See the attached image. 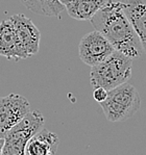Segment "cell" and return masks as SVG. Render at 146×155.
I'll return each instance as SVG.
<instances>
[{
    "label": "cell",
    "instance_id": "8992f818",
    "mask_svg": "<svg viewBox=\"0 0 146 155\" xmlns=\"http://www.w3.org/2000/svg\"><path fill=\"white\" fill-rule=\"evenodd\" d=\"M114 51L111 43L97 30L83 35L78 45V56L83 63L90 67L104 61Z\"/></svg>",
    "mask_w": 146,
    "mask_h": 155
},
{
    "label": "cell",
    "instance_id": "9c48e42d",
    "mask_svg": "<svg viewBox=\"0 0 146 155\" xmlns=\"http://www.w3.org/2000/svg\"><path fill=\"white\" fill-rule=\"evenodd\" d=\"M121 3L146 53V0H122Z\"/></svg>",
    "mask_w": 146,
    "mask_h": 155
},
{
    "label": "cell",
    "instance_id": "9a60e30c",
    "mask_svg": "<svg viewBox=\"0 0 146 155\" xmlns=\"http://www.w3.org/2000/svg\"><path fill=\"white\" fill-rule=\"evenodd\" d=\"M71 1H73V0H59V2H61L62 4H63V5H67V4L68 3H70Z\"/></svg>",
    "mask_w": 146,
    "mask_h": 155
},
{
    "label": "cell",
    "instance_id": "6da1fadb",
    "mask_svg": "<svg viewBox=\"0 0 146 155\" xmlns=\"http://www.w3.org/2000/svg\"><path fill=\"white\" fill-rule=\"evenodd\" d=\"M90 21L94 29L101 33L116 51L131 59L140 58L144 54L140 40L124 14L121 1L107 0Z\"/></svg>",
    "mask_w": 146,
    "mask_h": 155
},
{
    "label": "cell",
    "instance_id": "ba28073f",
    "mask_svg": "<svg viewBox=\"0 0 146 155\" xmlns=\"http://www.w3.org/2000/svg\"><path fill=\"white\" fill-rule=\"evenodd\" d=\"M0 56L11 61H20L28 57L19 42L11 19L0 22Z\"/></svg>",
    "mask_w": 146,
    "mask_h": 155
},
{
    "label": "cell",
    "instance_id": "4fadbf2b",
    "mask_svg": "<svg viewBox=\"0 0 146 155\" xmlns=\"http://www.w3.org/2000/svg\"><path fill=\"white\" fill-rule=\"evenodd\" d=\"M107 91L102 89V87H96V89H94V91H93V98L98 103L104 102L107 99Z\"/></svg>",
    "mask_w": 146,
    "mask_h": 155
},
{
    "label": "cell",
    "instance_id": "5b68a950",
    "mask_svg": "<svg viewBox=\"0 0 146 155\" xmlns=\"http://www.w3.org/2000/svg\"><path fill=\"white\" fill-rule=\"evenodd\" d=\"M30 111V104L25 97L9 94L0 97V137L4 139L8 132Z\"/></svg>",
    "mask_w": 146,
    "mask_h": 155
},
{
    "label": "cell",
    "instance_id": "277c9868",
    "mask_svg": "<svg viewBox=\"0 0 146 155\" xmlns=\"http://www.w3.org/2000/svg\"><path fill=\"white\" fill-rule=\"evenodd\" d=\"M45 118L40 110L29 111L4 137L1 155H26L28 140L44 127Z\"/></svg>",
    "mask_w": 146,
    "mask_h": 155
},
{
    "label": "cell",
    "instance_id": "7c38bea8",
    "mask_svg": "<svg viewBox=\"0 0 146 155\" xmlns=\"http://www.w3.org/2000/svg\"><path fill=\"white\" fill-rule=\"evenodd\" d=\"M32 13L40 16L59 17V14L65 9V5L59 0H20Z\"/></svg>",
    "mask_w": 146,
    "mask_h": 155
},
{
    "label": "cell",
    "instance_id": "5bb4252c",
    "mask_svg": "<svg viewBox=\"0 0 146 155\" xmlns=\"http://www.w3.org/2000/svg\"><path fill=\"white\" fill-rule=\"evenodd\" d=\"M3 145H4V139L0 137V155L2 153V149H3Z\"/></svg>",
    "mask_w": 146,
    "mask_h": 155
},
{
    "label": "cell",
    "instance_id": "7a4b0ae2",
    "mask_svg": "<svg viewBox=\"0 0 146 155\" xmlns=\"http://www.w3.org/2000/svg\"><path fill=\"white\" fill-rule=\"evenodd\" d=\"M131 70L133 59L115 50L104 61L91 67V85L93 89L102 87L109 92L127 82L131 77Z\"/></svg>",
    "mask_w": 146,
    "mask_h": 155
},
{
    "label": "cell",
    "instance_id": "8fae6325",
    "mask_svg": "<svg viewBox=\"0 0 146 155\" xmlns=\"http://www.w3.org/2000/svg\"><path fill=\"white\" fill-rule=\"evenodd\" d=\"M107 0H73L65 6L68 15L80 21L91 20Z\"/></svg>",
    "mask_w": 146,
    "mask_h": 155
},
{
    "label": "cell",
    "instance_id": "3957f363",
    "mask_svg": "<svg viewBox=\"0 0 146 155\" xmlns=\"http://www.w3.org/2000/svg\"><path fill=\"white\" fill-rule=\"evenodd\" d=\"M110 122H121L131 118L141 106V98L137 89L125 82L107 92V99L99 103Z\"/></svg>",
    "mask_w": 146,
    "mask_h": 155
},
{
    "label": "cell",
    "instance_id": "52a82bcc",
    "mask_svg": "<svg viewBox=\"0 0 146 155\" xmlns=\"http://www.w3.org/2000/svg\"><path fill=\"white\" fill-rule=\"evenodd\" d=\"M11 21L16 30L21 46L28 57L39 52L41 32L35 23L23 14H16L11 17Z\"/></svg>",
    "mask_w": 146,
    "mask_h": 155
},
{
    "label": "cell",
    "instance_id": "30bf717a",
    "mask_svg": "<svg viewBox=\"0 0 146 155\" xmlns=\"http://www.w3.org/2000/svg\"><path fill=\"white\" fill-rule=\"evenodd\" d=\"M59 139L56 133L43 127L37 134L28 140L26 145V155H56Z\"/></svg>",
    "mask_w": 146,
    "mask_h": 155
}]
</instances>
